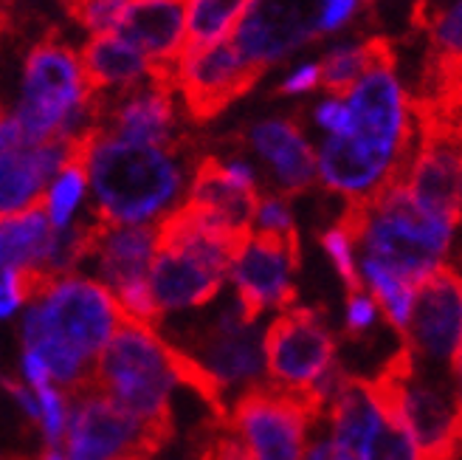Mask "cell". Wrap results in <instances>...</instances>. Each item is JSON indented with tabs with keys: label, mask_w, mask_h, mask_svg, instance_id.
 <instances>
[{
	"label": "cell",
	"mask_w": 462,
	"mask_h": 460,
	"mask_svg": "<svg viewBox=\"0 0 462 460\" xmlns=\"http://www.w3.org/2000/svg\"><path fill=\"white\" fill-rule=\"evenodd\" d=\"M321 246H325V251L333 258L341 280L346 286V294H364V283L358 277L356 271V260H353V240L346 238V232L341 226H333L328 229L325 235H321Z\"/></svg>",
	"instance_id": "1f68e13d"
},
{
	"label": "cell",
	"mask_w": 462,
	"mask_h": 460,
	"mask_svg": "<svg viewBox=\"0 0 462 460\" xmlns=\"http://www.w3.org/2000/svg\"><path fill=\"white\" fill-rule=\"evenodd\" d=\"M411 26L429 34V49L462 57V0H414Z\"/></svg>",
	"instance_id": "484cf974"
},
{
	"label": "cell",
	"mask_w": 462,
	"mask_h": 460,
	"mask_svg": "<svg viewBox=\"0 0 462 460\" xmlns=\"http://www.w3.org/2000/svg\"><path fill=\"white\" fill-rule=\"evenodd\" d=\"M198 460H260V457L251 452L248 444L237 441V432L217 427L212 421L209 432H206V438H200Z\"/></svg>",
	"instance_id": "d6a6232c"
},
{
	"label": "cell",
	"mask_w": 462,
	"mask_h": 460,
	"mask_svg": "<svg viewBox=\"0 0 462 460\" xmlns=\"http://www.w3.org/2000/svg\"><path fill=\"white\" fill-rule=\"evenodd\" d=\"M175 373L164 353V336L122 319L107 348L97 356L85 381L65 396H99L144 421L152 435L170 444L175 418L170 409V390Z\"/></svg>",
	"instance_id": "6da1fadb"
},
{
	"label": "cell",
	"mask_w": 462,
	"mask_h": 460,
	"mask_svg": "<svg viewBox=\"0 0 462 460\" xmlns=\"http://www.w3.org/2000/svg\"><path fill=\"white\" fill-rule=\"evenodd\" d=\"M406 348L431 364H454L462 353V274L437 266L418 283L409 325L401 333Z\"/></svg>",
	"instance_id": "52a82bcc"
},
{
	"label": "cell",
	"mask_w": 462,
	"mask_h": 460,
	"mask_svg": "<svg viewBox=\"0 0 462 460\" xmlns=\"http://www.w3.org/2000/svg\"><path fill=\"white\" fill-rule=\"evenodd\" d=\"M325 409L328 404L313 384H251L231 409V432L243 435L260 460H299L308 429L319 424Z\"/></svg>",
	"instance_id": "3957f363"
},
{
	"label": "cell",
	"mask_w": 462,
	"mask_h": 460,
	"mask_svg": "<svg viewBox=\"0 0 462 460\" xmlns=\"http://www.w3.org/2000/svg\"><path fill=\"white\" fill-rule=\"evenodd\" d=\"M406 424L418 441L420 460H457L459 452V424L457 409H451L440 387L423 379L420 367L406 376Z\"/></svg>",
	"instance_id": "5bb4252c"
},
{
	"label": "cell",
	"mask_w": 462,
	"mask_h": 460,
	"mask_svg": "<svg viewBox=\"0 0 462 460\" xmlns=\"http://www.w3.org/2000/svg\"><path fill=\"white\" fill-rule=\"evenodd\" d=\"M248 6L251 0H189L187 34H183L178 60L215 45V40L223 37L231 29V23L245 14Z\"/></svg>",
	"instance_id": "d4e9b609"
},
{
	"label": "cell",
	"mask_w": 462,
	"mask_h": 460,
	"mask_svg": "<svg viewBox=\"0 0 462 460\" xmlns=\"http://www.w3.org/2000/svg\"><path fill=\"white\" fill-rule=\"evenodd\" d=\"M257 221H260V229H268V232H293L296 229L288 203L280 195H263Z\"/></svg>",
	"instance_id": "e575fe53"
},
{
	"label": "cell",
	"mask_w": 462,
	"mask_h": 460,
	"mask_svg": "<svg viewBox=\"0 0 462 460\" xmlns=\"http://www.w3.org/2000/svg\"><path fill=\"white\" fill-rule=\"evenodd\" d=\"M223 286V277L200 266L183 251H155V263L150 274V288L161 311L200 308L209 305Z\"/></svg>",
	"instance_id": "e0dca14e"
},
{
	"label": "cell",
	"mask_w": 462,
	"mask_h": 460,
	"mask_svg": "<svg viewBox=\"0 0 462 460\" xmlns=\"http://www.w3.org/2000/svg\"><path fill=\"white\" fill-rule=\"evenodd\" d=\"M68 404V460H113L133 446L155 455L167 444L144 421L99 396H65Z\"/></svg>",
	"instance_id": "8fae6325"
},
{
	"label": "cell",
	"mask_w": 462,
	"mask_h": 460,
	"mask_svg": "<svg viewBox=\"0 0 462 460\" xmlns=\"http://www.w3.org/2000/svg\"><path fill=\"white\" fill-rule=\"evenodd\" d=\"M4 390H6V393L14 399V404H17L23 412H26V416H29L32 421H40V424H42V407L32 399V393H29V390L23 387L17 379L6 376V379H4Z\"/></svg>",
	"instance_id": "74e56055"
},
{
	"label": "cell",
	"mask_w": 462,
	"mask_h": 460,
	"mask_svg": "<svg viewBox=\"0 0 462 460\" xmlns=\"http://www.w3.org/2000/svg\"><path fill=\"white\" fill-rule=\"evenodd\" d=\"M65 153V139L4 150V218L17 215L42 195L45 181L54 173H62Z\"/></svg>",
	"instance_id": "d6986e66"
},
{
	"label": "cell",
	"mask_w": 462,
	"mask_h": 460,
	"mask_svg": "<svg viewBox=\"0 0 462 460\" xmlns=\"http://www.w3.org/2000/svg\"><path fill=\"white\" fill-rule=\"evenodd\" d=\"M88 175L99 203L90 212L113 226L150 221L180 190V170L167 150L105 136L90 155Z\"/></svg>",
	"instance_id": "7a4b0ae2"
},
{
	"label": "cell",
	"mask_w": 462,
	"mask_h": 460,
	"mask_svg": "<svg viewBox=\"0 0 462 460\" xmlns=\"http://www.w3.org/2000/svg\"><path fill=\"white\" fill-rule=\"evenodd\" d=\"M187 344L198 351L200 361L220 379V384H237L263 373L260 333L243 319L240 305L226 308L215 322L187 333Z\"/></svg>",
	"instance_id": "4fadbf2b"
},
{
	"label": "cell",
	"mask_w": 462,
	"mask_h": 460,
	"mask_svg": "<svg viewBox=\"0 0 462 460\" xmlns=\"http://www.w3.org/2000/svg\"><path fill=\"white\" fill-rule=\"evenodd\" d=\"M316 85H321V62L302 65L296 74H291L280 85V90H282V94H302V90H313Z\"/></svg>",
	"instance_id": "8d00e7d4"
},
{
	"label": "cell",
	"mask_w": 462,
	"mask_h": 460,
	"mask_svg": "<svg viewBox=\"0 0 462 460\" xmlns=\"http://www.w3.org/2000/svg\"><path fill=\"white\" fill-rule=\"evenodd\" d=\"M37 311L45 328L88 361L107 348L122 325V308L113 291L85 277H62Z\"/></svg>",
	"instance_id": "8992f818"
},
{
	"label": "cell",
	"mask_w": 462,
	"mask_h": 460,
	"mask_svg": "<svg viewBox=\"0 0 462 460\" xmlns=\"http://www.w3.org/2000/svg\"><path fill=\"white\" fill-rule=\"evenodd\" d=\"M356 12V0H251L228 37L237 52L268 68L299 45L341 29Z\"/></svg>",
	"instance_id": "277c9868"
},
{
	"label": "cell",
	"mask_w": 462,
	"mask_h": 460,
	"mask_svg": "<svg viewBox=\"0 0 462 460\" xmlns=\"http://www.w3.org/2000/svg\"><path fill=\"white\" fill-rule=\"evenodd\" d=\"M187 201L209 206V210L223 215L231 226L251 229V221L260 215L263 195L257 192V187H248V183L235 178V173L217 155H206L195 167L192 190Z\"/></svg>",
	"instance_id": "ffe728a7"
},
{
	"label": "cell",
	"mask_w": 462,
	"mask_h": 460,
	"mask_svg": "<svg viewBox=\"0 0 462 460\" xmlns=\"http://www.w3.org/2000/svg\"><path fill=\"white\" fill-rule=\"evenodd\" d=\"M364 460H420V449L409 424L381 416L375 435L366 444Z\"/></svg>",
	"instance_id": "f1b7e54d"
},
{
	"label": "cell",
	"mask_w": 462,
	"mask_h": 460,
	"mask_svg": "<svg viewBox=\"0 0 462 460\" xmlns=\"http://www.w3.org/2000/svg\"><path fill=\"white\" fill-rule=\"evenodd\" d=\"M418 127V125H414ZM409 190L429 215L448 223H462V136L418 127V150L409 167Z\"/></svg>",
	"instance_id": "7c38bea8"
},
{
	"label": "cell",
	"mask_w": 462,
	"mask_h": 460,
	"mask_svg": "<svg viewBox=\"0 0 462 460\" xmlns=\"http://www.w3.org/2000/svg\"><path fill=\"white\" fill-rule=\"evenodd\" d=\"M85 102V77L77 54L57 34L40 40L23 71V94L14 119L32 145L60 139L65 122Z\"/></svg>",
	"instance_id": "5b68a950"
},
{
	"label": "cell",
	"mask_w": 462,
	"mask_h": 460,
	"mask_svg": "<svg viewBox=\"0 0 462 460\" xmlns=\"http://www.w3.org/2000/svg\"><path fill=\"white\" fill-rule=\"evenodd\" d=\"M299 460H338V452H336L333 438H319V441L308 444Z\"/></svg>",
	"instance_id": "f35d334b"
},
{
	"label": "cell",
	"mask_w": 462,
	"mask_h": 460,
	"mask_svg": "<svg viewBox=\"0 0 462 460\" xmlns=\"http://www.w3.org/2000/svg\"><path fill=\"white\" fill-rule=\"evenodd\" d=\"M40 460H62V455L57 452V446H51V444H45V449L40 452Z\"/></svg>",
	"instance_id": "60d3db41"
},
{
	"label": "cell",
	"mask_w": 462,
	"mask_h": 460,
	"mask_svg": "<svg viewBox=\"0 0 462 460\" xmlns=\"http://www.w3.org/2000/svg\"><path fill=\"white\" fill-rule=\"evenodd\" d=\"M375 319V300L364 294H346V328L344 333L350 339H358Z\"/></svg>",
	"instance_id": "836d02e7"
},
{
	"label": "cell",
	"mask_w": 462,
	"mask_h": 460,
	"mask_svg": "<svg viewBox=\"0 0 462 460\" xmlns=\"http://www.w3.org/2000/svg\"><path fill=\"white\" fill-rule=\"evenodd\" d=\"M330 418L338 460H364L366 444L375 435L381 421V409L373 399V387H369L366 379H346L338 399L330 407Z\"/></svg>",
	"instance_id": "603a6c76"
},
{
	"label": "cell",
	"mask_w": 462,
	"mask_h": 460,
	"mask_svg": "<svg viewBox=\"0 0 462 460\" xmlns=\"http://www.w3.org/2000/svg\"><path fill=\"white\" fill-rule=\"evenodd\" d=\"M85 178H88V170L71 167V170H62L60 181L54 183V190L49 195V210H51V221L57 229H65L68 221H71L77 203L82 198Z\"/></svg>",
	"instance_id": "4dcf8cb0"
},
{
	"label": "cell",
	"mask_w": 462,
	"mask_h": 460,
	"mask_svg": "<svg viewBox=\"0 0 462 460\" xmlns=\"http://www.w3.org/2000/svg\"><path fill=\"white\" fill-rule=\"evenodd\" d=\"M82 77L85 90H110L125 88L150 74V57L122 40L119 34H94L82 45Z\"/></svg>",
	"instance_id": "7402d4cb"
},
{
	"label": "cell",
	"mask_w": 462,
	"mask_h": 460,
	"mask_svg": "<svg viewBox=\"0 0 462 460\" xmlns=\"http://www.w3.org/2000/svg\"><path fill=\"white\" fill-rule=\"evenodd\" d=\"M183 6L187 0H133L116 34L150 60L178 62L183 34H187Z\"/></svg>",
	"instance_id": "2e32d148"
},
{
	"label": "cell",
	"mask_w": 462,
	"mask_h": 460,
	"mask_svg": "<svg viewBox=\"0 0 462 460\" xmlns=\"http://www.w3.org/2000/svg\"><path fill=\"white\" fill-rule=\"evenodd\" d=\"M373 68V57H369V45H333V49L321 60V85L338 99H350V94L358 88V82L366 77Z\"/></svg>",
	"instance_id": "83f0119b"
},
{
	"label": "cell",
	"mask_w": 462,
	"mask_h": 460,
	"mask_svg": "<svg viewBox=\"0 0 462 460\" xmlns=\"http://www.w3.org/2000/svg\"><path fill=\"white\" fill-rule=\"evenodd\" d=\"M265 74V68L248 62L231 37L217 40L209 49L178 60V88L187 102L189 119L203 125L245 97Z\"/></svg>",
	"instance_id": "9c48e42d"
},
{
	"label": "cell",
	"mask_w": 462,
	"mask_h": 460,
	"mask_svg": "<svg viewBox=\"0 0 462 460\" xmlns=\"http://www.w3.org/2000/svg\"><path fill=\"white\" fill-rule=\"evenodd\" d=\"M152 457H155L152 449H147V446H133V449H127L125 455L113 457V460H152Z\"/></svg>",
	"instance_id": "ab89813d"
},
{
	"label": "cell",
	"mask_w": 462,
	"mask_h": 460,
	"mask_svg": "<svg viewBox=\"0 0 462 460\" xmlns=\"http://www.w3.org/2000/svg\"><path fill=\"white\" fill-rule=\"evenodd\" d=\"M158 243V226H107L99 240L97 258L102 280L110 291L147 283V268Z\"/></svg>",
	"instance_id": "44dd1931"
},
{
	"label": "cell",
	"mask_w": 462,
	"mask_h": 460,
	"mask_svg": "<svg viewBox=\"0 0 462 460\" xmlns=\"http://www.w3.org/2000/svg\"><path fill=\"white\" fill-rule=\"evenodd\" d=\"M395 164V158L364 147L353 136H330L319 155V173L325 183L350 198L373 192Z\"/></svg>",
	"instance_id": "ac0fdd59"
},
{
	"label": "cell",
	"mask_w": 462,
	"mask_h": 460,
	"mask_svg": "<svg viewBox=\"0 0 462 460\" xmlns=\"http://www.w3.org/2000/svg\"><path fill=\"white\" fill-rule=\"evenodd\" d=\"M302 266V246L293 232H268L260 229L254 235L245 255L235 266L237 305L248 325L257 322L265 308L291 311L296 305V286L291 274Z\"/></svg>",
	"instance_id": "ba28073f"
},
{
	"label": "cell",
	"mask_w": 462,
	"mask_h": 460,
	"mask_svg": "<svg viewBox=\"0 0 462 460\" xmlns=\"http://www.w3.org/2000/svg\"><path fill=\"white\" fill-rule=\"evenodd\" d=\"M248 142L273 167V175L285 195H302L313 187L316 158L296 119H265L254 125Z\"/></svg>",
	"instance_id": "9a60e30c"
},
{
	"label": "cell",
	"mask_w": 462,
	"mask_h": 460,
	"mask_svg": "<svg viewBox=\"0 0 462 460\" xmlns=\"http://www.w3.org/2000/svg\"><path fill=\"white\" fill-rule=\"evenodd\" d=\"M321 319L325 308L293 305L271 322L265 333V359L273 381L308 387L336 361V339Z\"/></svg>",
	"instance_id": "30bf717a"
},
{
	"label": "cell",
	"mask_w": 462,
	"mask_h": 460,
	"mask_svg": "<svg viewBox=\"0 0 462 460\" xmlns=\"http://www.w3.org/2000/svg\"><path fill=\"white\" fill-rule=\"evenodd\" d=\"M361 266H364V274L369 280V288H373V300L381 308L386 325L398 328V333H403L409 325L411 300H414L418 286L398 277V274L386 271L383 266H378L373 260H361Z\"/></svg>",
	"instance_id": "4316f807"
},
{
	"label": "cell",
	"mask_w": 462,
	"mask_h": 460,
	"mask_svg": "<svg viewBox=\"0 0 462 460\" xmlns=\"http://www.w3.org/2000/svg\"><path fill=\"white\" fill-rule=\"evenodd\" d=\"M54 238L57 232L49 210V195H40L26 210L4 218V268H42Z\"/></svg>",
	"instance_id": "cb8c5ba5"
},
{
	"label": "cell",
	"mask_w": 462,
	"mask_h": 460,
	"mask_svg": "<svg viewBox=\"0 0 462 460\" xmlns=\"http://www.w3.org/2000/svg\"><path fill=\"white\" fill-rule=\"evenodd\" d=\"M316 119H319L321 127L330 130L333 136H350L353 133V113H350V108H346L344 102H338V99L319 105Z\"/></svg>",
	"instance_id": "d590c367"
},
{
	"label": "cell",
	"mask_w": 462,
	"mask_h": 460,
	"mask_svg": "<svg viewBox=\"0 0 462 460\" xmlns=\"http://www.w3.org/2000/svg\"><path fill=\"white\" fill-rule=\"evenodd\" d=\"M366 4H375V0H366Z\"/></svg>",
	"instance_id": "b9f144b4"
},
{
	"label": "cell",
	"mask_w": 462,
	"mask_h": 460,
	"mask_svg": "<svg viewBox=\"0 0 462 460\" xmlns=\"http://www.w3.org/2000/svg\"><path fill=\"white\" fill-rule=\"evenodd\" d=\"M60 4L90 34H116L133 0H60Z\"/></svg>",
	"instance_id": "f546056e"
}]
</instances>
